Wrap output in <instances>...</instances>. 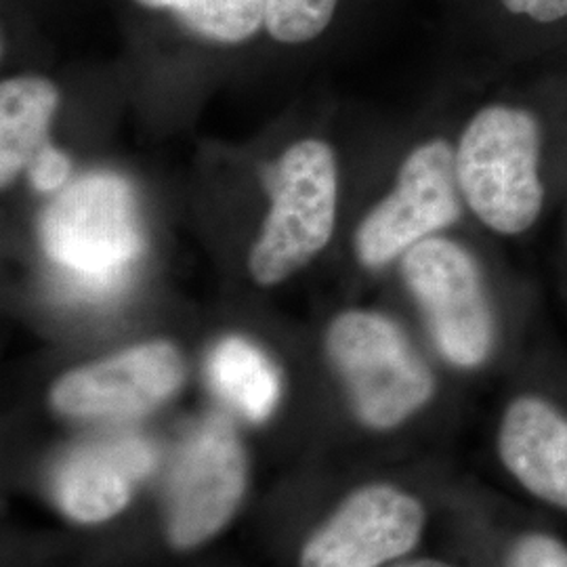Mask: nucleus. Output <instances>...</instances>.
I'll return each instance as SVG.
<instances>
[{
  "label": "nucleus",
  "mask_w": 567,
  "mask_h": 567,
  "mask_svg": "<svg viewBox=\"0 0 567 567\" xmlns=\"http://www.w3.org/2000/svg\"><path fill=\"white\" fill-rule=\"evenodd\" d=\"M405 284L447 362L475 368L496 339L486 282L475 257L454 240L426 238L402 257Z\"/></svg>",
  "instance_id": "39448f33"
},
{
  "label": "nucleus",
  "mask_w": 567,
  "mask_h": 567,
  "mask_svg": "<svg viewBox=\"0 0 567 567\" xmlns=\"http://www.w3.org/2000/svg\"><path fill=\"white\" fill-rule=\"evenodd\" d=\"M398 567H452L447 566V564H442V561H433V559H421V561H412V564H402V566Z\"/></svg>",
  "instance_id": "6ab92c4d"
},
{
  "label": "nucleus",
  "mask_w": 567,
  "mask_h": 567,
  "mask_svg": "<svg viewBox=\"0 0 567 567\" xmlns=\"http://www.w3.org/2000/svg\"><path fill=\"white\" fill-rule=\"evenodd\" d=\"M154 465L140 437H112L70 452L55 471V501L81 524H100L128 505L133 487Z\"/></svg>",
  "instance_id": "9d476101"
},
{
  "label": "nucleus",
  "mask_w": 567,
  "mask_h": 567,
  "mask_svg": "<svg viewBox=\"0 0 567 567\" xmlns=\"http://www.w3.org/2000/svg\"><path fill=\"white\" fill-rule=\"evenodd\" d=\"M246 487L244 450L225 421L204 423L183 444L168 480V536L175 547L203 545L234 517Z\"/></svg>",
  "instance_id": "0eeeda50"
},
{
  "label": "nucleus",
  "mask_w": 567,
  "mask_h": 567,
  "mask_svg": "<svg viewBox=\"0 0 567 567\" xmlns=\"http://www.w3.org/2000/svg\"><path fill=\"white\" fill-rule=\"evenodd\" d=\"M70 173H72L70 158L49 143H44L28 164V177L42 194L60 192L68 182Z\"/></svg>",
  "instance_id": "f3484780"
},
{
  "label": "nucleus",
  "mask_w": 567,
  "mask_h": 567,
  "mask_svg": "<svg viewBox=\"0 0 567 567\" xmlns=\"http://www.w3.org/2000/svg\"><path fill=\"white\" fill-rule=\"evenodd\" d=\"M423 526L425 511L410 494L364 487L309 538L301 567H381L414 547Z\"/></svg>",
  "instance_id": "1a4fd4ad"
},
{
  "label": "nucleus",
  "mask_w": 567,
  "mask_h": 567,
  "mask_svg": "<svg viewBox=\"0 0 567 567\" xmlns=\"http://www.w3.org/2000/svg\"><path fill=\"white\" fill-rule=\"evenodd\" d=\"M501 458L534 496L567 508V419L540 398L508 405L498 435Z\"/></svg>",
  "instance_id": "9b49d317"
},
{
  "label": "nucleus",
  "mask_w": 567,
  "mask_h": 567,
  "mask_svg": "<svg viewBox=\"0 0 567 567\" xmlns=\"http://www.w3.org/2000/svg\"><path fill=\"white\" fill-rule=\"evenodd\" d=\"M60 103L58 86L42 76H16L0 86V182H16L44 145Z\"/></svg>",
  "instance_id": "f8f14e48"
},
{
  "label": "nucleus",
  "mask_w": 567,
  "mask_h": 567,
  "mask_svg": "<svg viewBox=\"0 0 567 567\" xmlns=\"http://www.w3.org/2000/svg\"><path fill=\"white\" fill-rule=\"evenodd\" d=\"M508 16L532 23H559L567 20V0H498Z\"/></svg>",
  "instance_id": "a211bd4d"
},
{
  "label": "nucleus",
  "mask_w": 567,
  "mask_h": 567,
  "mask_svg": "<svg viewBox=\"0 0 567 567\" xmlns=\"http://www.w3.org/2000/svg\"><path fill=\"white\" fill-rule=\"evenodd\" d=\"M454 168L468 210L494 234L515 238L538 224L547 200L543 131L526 107H480L454 147Z\"/></svg>",
  "instance_id": "f257e3e1"
},
{
  "label": "nucleus",
  "mask_w": 567,
  "mask_h": 567,
  "mask_svg": "<svg viewBox=\"0 0 567 567\" xmlns=\"http://www.w3.org/2000/svg\"><path fill=\"white\" fill-rule=\"evenodd\" d=\"M337 198L339 175L332 150L318 140L290 145L276 166L271 208L248 255L255 282H284L330 243Z\"/></svg>",
  "instance_id": "7ed1b4c3"
},
{
  "label": "nucleus",
  "mask_w": 567,
  "mask_h": 567,
  "mask_svg": "<svg viewBox=\"0 0 567 567\" xmlns=\"http://www.w3.org/2000/svg\"><path fill=\"white\" fill-rule=\"evenodd\" d=\"M182 355L152 341L63 374L51 391L53 408L72 419H128L166 402L183 383Z\"/></svg>",
  "instance_id": "6e6552de"
},
{
  "label": "nucleus",
  "mask_w": 567,
  "mask_h": 567,
  "mask_svg": "<svg viewBox=\"0 0 567 567\" xmlns=\"http://www.w3.org/2000/svg\"><path fill=\"white\" fill-rule=\"evenodd\" d=\"M461 200L454 147L444 140L421 143L400 166L395 187L358 227L360 264L379 269L402 259L412 246L456 224Z\"/></svg>",
  "instance_id": "423d86ee"
},
{
  "label": "nucleus",
  "mask_w": 567,
  "mask_h": 567,
  "mask_svg": "<svg viewBox=\"0 0 567 567\" xmlns=\"http://www.w3.org/2000/svg\"><path fill=\"white\" fill-rule=\"evenodd\" d=\"M326 343L365 425L393 429L431 400V370L385 316L344 311L330 324Z\"/></svg>",
  "instance_id": "20e7f679"
},
{
  "label": "nucleus",
  "mask_w": 567,
  "mask_h": 567,
  "mask_svg": "<svg viewBox=\"0 0 567 567\" xmlns=\"http://www.w3.org/2000/svg\"><path fill=\"white\" fill-rule=\"evenodd\" d=\"M152 11L177 16L187 30L206 41L238 44L264 25L267 0H135Z\"/></svg>",
  "instance_id": "4468645a"
},
{
  "label": "nucleus",
  "mask_w": 567,
  "mask_h": 567,
  "mask_svg": "<svg viewBox=\"0 0 567 567\" xmlns=\"http://www.w3.org/2000/svg\"><path fill=\"white\" fill-rule=\"evenodd\" d=\"M339 0H267L265 30L282 44L316 41L337 13Z\"/></svg>",
  "instance_id": "2eb2a0df"
},
{
  "label": "nucleus",
  "mask_w": 567,
  "mask_h": 567,
  "mask_svg": "<svg viewBox=\"0 0 567 567\" xmlns=\"http://www.w3.org/2000/svg\"><path fill=\"white\" fill-rule=\"evenodd\" d=\"M507 567H567V547L550 536L529 534L515 545Z\"/></svg>",
  "instance_id": "dca6fc26"
},
{
  "label": "nucleus",
  "mask_w": 567,
  "mask_h": 567,
  "mask_svg": "<svg viewBox=\"0 0 567 567\" xmlns=\"http://www.w3.org/2000/svg\"><path fill=\"white\" fill-rule=\"evenodd\" d=\"M208 374L225 402L252 423L265 421L280 400L276 368L261 349L238 337H229L213 349Z\"/></svg>",
  "instance_id": "ddd939ff"
},
{
  "label": "nucleus",
  "mask_w": 567,
  "mask_h": 567,
  "mask_svg": "<svg viewBox=\"0 0 567 567\" xmlns=\"http://www.w3.org/2000/svg\"><path fill=\"white\" fill-rule=\"evenodd\" d=\"M42 246L70 290L107 297L142 255V231L128 185L116 175H86L47 208Z\"/></svg>",
  "instance_id": "f03ea898"
}]
</instances>
